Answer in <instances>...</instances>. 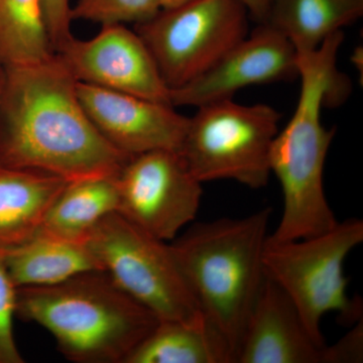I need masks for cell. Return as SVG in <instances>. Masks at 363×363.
I'll list each match as a JSON object with an SVG mask.
<instances>
[{"label": "cell", "mask_w": 363, "mask_h": 363, "mask_svg": "<svg viewBox=\"0 0 363 363\" xmlns=\"http://www.w3.org/2000/svg\"><path fill=\"white\" fill-rule=\"evenodd\" d=\"M16 315L47 329L76 363H125L160 321L104 271L18 288Z\"/></svg>", "instance_id": "277c9868"}, {"label": "cell", "mask_w": 363, "mask_h": 363, "mask_svg": "<svg viewBox=\"0 0 363 363\" xmlns=\"http://www.w3.org/2000/svg\"><path fill=\"white\" fill-rule=\"evenodd\" d=\"M68 181L40 172L0 164V250L37 233Z\"/></svg>", "instance_id": "9a60e30c"}, {"label": "cell", "mask_w": 363, "mask_h": 363, "mask_svg": "<svg viewBox=\"0 0 363 363\" xmlns=\"http://www.w3.org/2000/svg\"><path fill=\"white\" fill-rule=\"evenodd\" d=\"M55 52L42 0H0V62L4 66L39 63Z\"/></svg>", "instance_id": "d6986e66"}, {"label": "cell", "mask_w": 363, "mask_h": 363, "mask_svg": "<svg viewBox=\"0 0 363 363\" xmlns=\"http://www.w3.org/2000/svg\"><path fill=\"white\" fill-rule=\"evenodd\" d=\"M101 26L92 39L72 37L56 52L74 78L85 84L171 104V90L140 35L124 25Z\"/></svg>", "instance_id": "30bf717a"}, {"label": "cell", "mask_w": 363, "mask_h": 363, "mask_svg": "<svg viewBox=\"0 0 363 363\" xmlns=\"http://www.w3.org/2000/svg\"><path fill=\"white\" fill-rule=\"evenodd\" d=\"M125 363H233L228 348L205 321H159Z\"/></svg>", "instance_id": "ac0fdd59"}, {"label": "cell", "mask_w": 363, "mask_h": 363, "mask_svg": "<svg viewBox=\"0 0 363 363\" xmlns=\"http://www.w3.org/2000/svg\"><path fill=\"white\" fill-rule=\"evenodd\" d=\"M45 26L55 52L66 44L71 33L72 6L70 0H42Z\"/></svg>", "instance_id": "7402d4cb"}, {"label": "cell", "mask_w": 363, "mask_h": 363, "mask_svg": "<svg viewBox=\"0 0 363 363\" xmlns=\"http://www.w3.org/2000/svg\"><path fill=\"white\" fill-rule=\"evenodd\" d=\"M298 77V54L286 37L267 23L247 35L211 68L171 90V104L195 106L233 99L248 86Z\"/></svg>", "instance_id": "8fae6325"}, {"label": "cell", "mask_w": 363, "mask_h": 363, "mask_svg": "<svg viewBox=\"0 0 363 363\" xmlns=\"http://www.w3.org/2000/svg\"><path fill=\"white\" fill-rule=\"evenodd\" d=\"M240 0H190L136 25L169 90L211 68L248 35Z\"/></svg>", "instance_id": "ba28073f"}, {"label": "cell", "mask_w": 363, "mask_h": 363, "mask_svg": "<svg viewBox=\"0 0 363 363\" xmlns=\"http://www.w3.org/2000/svg\"><path fill=\"white\" fill-rule=\"evenodd\" d=\"M4 65L0 62V101H1L2 89H4Z\"/></svg>", "instance_id": "484cf974"}, {"label": "cell", "mask_w": 363, "mask_h": 363, "mask_svg": "<svg viewBox=\"0 0 363 363\" xmlns=\"http://www.w3.org/2000/svg\"><path fill=\"white\" fill-rule=\"evenodd\" d=\"M197 109L188 117L179 150L191 174L202 184L231 180L250 189L267 186L281 114L269 105H242L233 99Z\"/></svg>", "instance_id": "8992f818"}, {"label": "cell", "mask_w": 363, "mask_h": 363, "mask_svg": "<svg viewBox=\"0 0 363 363\" xmlns=\"http://www.w3.org/2000/svg\"><path fill=\"white\" fill-rule=\"evenodd\" d=\"M343 39L342 32L335 33L314 51L298 52L297 107L271 150V172L281 184L284 209L269 241L312 238L338 223L323 186L325 162L336 130L325 128L321 111L329 102L342 101L350 90L337 68Z\"/></svg>", "instance_id": "7a4b0ae2"}, {"label": "cell", "mask_w": 363, "mask_h": 363, "mask_svg": "<svg viewBox=\"0 0 363 363\" xmlns=\"http://www.w3.org/2000/svg\"><path fill=\"white\" fill-rule=\"evenodd\" d=\"M78 81L57 52L4 66L0 164L71 182L114 176L130 157L98 133L81 104Z\"/></svg>", "instance_id": "6da1fadb"}, {"label": "cell", "mask_w": 363, "mask_h": 363, "mask_svg": "<svg viewBox=\"0 0 363 363\" xmlns=\"http://www.w3.org/2000/svg\"><path fill=\"white\" fill-rule=\"evenodd\" d=\"M363 241V222H339L330 230L312 238L274 242L267 240L264 267L267 278L292 300L313 338L325 343L321 321L337 312L342 322L355 324L362 304L347 295L344 274L346 257Z\"/></svg>", "instance_id": "5b68a950"}, {"label": "cell", "mask_w": 363, "mask_h": 363, "mask_svg": "<svg viewBox=\"0 0 363 363\" xmlns=\"http://www.w3.org/2000/svg\"><path fill=\"white\" fill-rule=\"evenodd\" d=\"M363 14V0H274L264 23L290 40L298 52L318 49Z\"/></svg>", "instance_id": "e0dca14e"}, {"label": "cell", "mask_w": 363, "mask_h": 363, "mask_svg": "<svg viewBox=\"0 0 363 363\" xmlns=\"http://www.w3.org/2000/svg\"><path fill=\"white\" fill-rule=\"evenodd\" d=\"M247 9L250 18L259 23H264L274 0H240Z\"/></svg>", "instance_id": "cb8c5ba5"}, {"label": "cell", "mask_w": 363, "mask_h": 363, "mask_svg": "<svg viewBox=\"0 0 363 363\" xmlns=\"http://www.w3.org/2000/svg\"><path fill=\"white\" fill-rule=\"evenodd\" d=\"M117 213L171 242L197 216L202 183L177 150H156L130 157L116 175Z\"/></svg>", "instance_id": "9c48e42d"}, {"label": "cell", "mask_w": 363, "mask_h": 363, "mask_svg": "<svg viewBox=\"0 0 363 363\" xmlns=\"http://www.w3.org/2000/svg\"><path fill=\"white\" fill-rule=\"evenodd\" d=\"M79 99L98 133L124 156L180 150L188 117L171 104L78 82Z\"/></svg>", "instance_id": "7c38bea8"}, {"label": "cell", "mask_w": 363, "mask_h": 363, "mask_svg": "<svg viewBox=\"0 0 363 363\" xmlns=\"http://www.w3.org/2000/svg\"><path fill=\"white\" fill-rule=\"evenodd\" d=\"M16 286L13 285L0 252V363H23L13 334Z\"/></svg>", "instance_id": "44dd1931"}, {"label": "cell", "mask_w": 363, "mask_h": 363, "mask_svg": "<svg viewBox=\"0 0 363 363\" xmlns=\"http://www.w3.org/2000/svg\"><path fill=\"white\" fill-rule=\"evenodd\" d=\"M337 342L325 346L324 363H358L363 359L362 318Z\"/></svg>", "instance_id": "603a6c76"}, {"label": "cell", "mask_w": 363, "mask_h": 363, "mask_svg": "<svg viewBox=\"0 0 363 363\" xmlns=\"http://www.w3.org/2000/svg\"><path fill=\"white\" fill-rule=\"evenodd\" d=\"M84 242L102 271L160 321L203 318L169 242L145 233L117 212L104 217Z\"/></svg>", "instance_id": "52a82bcc"}, {"label": "cell", "mask_w": 363, "mask_h": 363, "mask_svg": "<svg viewBox=\"0 0 363 363\" xmlns=\"http://www.w3.org/2000/svg\"><path fill=\"white\" fill-rule=\"evenodd\" d=\"M160 0H77L72 21H93L101 26L145 23L161 11Z\"/></svg>", "instance_id": "ffe728a7"}, {"label": "cell", "mask_w": 363, "mask_h": 363, "mask_svg": "<svg viewBox=\"0 0 363 363\" xmlns=\"http://www.w3.org/2000/svg\"><path fill=\"white\" fill-rule=\"evenodd\" d=\"M325 346L313 338L283 289L267 277L235 363H324Z\"/></svg>", "instance_id": "4fadbf2b"}, {"label": "cell", "mask_w": 363, "mask_h": 363, "mask_svg": "<svg viewBox=\"0 0 363 363\" xmlns=\"http://www.w3.org/2000/svg\"><path fill=\"white\" fill-rule=\"evenodd\" d=\"M272 210L189 227L169 242L205 321L235 363L245 327L266 279L264 250Z\"/></svg>", "instance_id": "3957f363"}, {"label": "cell", "mask_w": 363, "mask_h": 363, "mask_svg": "<svg viewBox=\"0 0 363 363\" xmlns=\"http://www.w3.org/2000/svg\"><path fill=\"white\" fill-rule=\"evenodd\" d=\"M187 1H190V0H160V4H161L162 9H171V7L180 6Z\"/></svg>", "instance_id": "d4e9b609"}, {"label": "cell", "mask_w": 363, "mask_h": 363, "mask_svg": "<svg viewBox=\"0 0 363 363\" xmlns=\"http://www.w3.org/2000/svg\"><path fill=\"white\" fill-rule=\"evenodd\" d=\"M116 175L68 182L45 214L37 233L84 241L104 217L118 210Z\"/></svg>", "instance_id": "2e32d148"}, {"label": "cell", "mask_w": 363, "mask_h": 363, "mask_svg": "<svg viewBox=\"0 0 363 363\" xmlns=\"http://www.w3.org/2000/svg\"><path fill=\"white\" fill-rule=\"evenodd\" d=\"M0 252L16 289L56 285L82 272L102 271L84 241L39 233Z\"/></svg>", "instance_id": "5bb4252c"}]
</instances>
